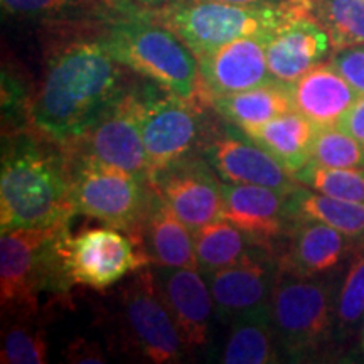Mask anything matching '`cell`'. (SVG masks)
Here are the masks:
<instances>
[{
	"label": "cell",
	"instance_id": "6",
	"mask_svg": "<svg viewBox=\"0 0 364 364\" xmlns=\"http://www.w3.org/2000/svg\"><path fill=\"white\" fill-rule=\"evenodd\" d=\"M115 306V343L122 353L156 364L181 363L186 351L174 318L149 268L132 273Z\"/></svg>",
	"mask_w": 364,
	"mask_h": 364
},
{
	"label": "cell",
	"instance_id": "11",
	"mask_svg": "<svg viewBox=\"0 0 364 364\" xmlns=\"http://www.w3.org/2000/svg\"><path fill=\"white\" fill-rule=\"evenodd\" d=\"M221 120L211 122L199 150L220 179L230 184L265 186L282 193H292L302 186L247 132L225 118Z\"/></svg>",
	"mask_w": 364,
	"mask_h": 364
},
{
	"label": "cell",
	"instance_id": "33",
	"mask_svg": "<svg viewBox=\"0 0 364 364\" xmlns=\"http://www.w3.org/2000/svg\"><path fill=\"white\" fill-rule=\"evenodd\" d=\"M364 314V257H358L349 267L338 302L341 326L356 324Z\"/></svg>",
	"mask_w": 364,
	"mask_h": 364
},
{
	"label": "cell",
	"instance_id": "16",
	"mask_svg": "<svg viewBox=\"0 0 364 364\" xmlns=\"http://www.w3.org/2000/svg\"><path fill=\"white\" fill-rule=\"evenodd\" d=\"M289 194L255 184H223V218L231 221L255 241L273 247L290 231L294 218Z\"/></svg>",
	"mask_w": 364,
	"mask_h": 364
},
{
	"label": "cell",
	"instance_id": "32",
	"mask_svg": "<svg viewBox=\"0 0 364 364\" xmlns=\"http://www.w3.org/2000/svg\"><path fill=\"white\" fill-rule=\"evenodd\" d=\"M97 7L107 4L105 0H2L4 12L19 19H63Z\"/></svg>",
	"mask_w": 364,
	"mask_h": 364
},
{
	"label": "cell",
	"instance_id": "19",
	"mask_svg": "<svg viewBox=\"0 0 364 364\" xmlns=\"http://www.w3.org/2000/svg\"><path fill=\"white\" fill-rule=\"evenodd\" d=\"M289 248L280 265L299 275L317 277L338 267L348 252V236L314 218H295L287 233Z\"/></svg>",
	"mask_w": 364,
	"mask_h": 364
},
{
	"label": "cell",
	"instance_id": "20",
	"mask_svg": "<svg viewBox=\"0 0 364 364\" xmlns=\"http://www.w3.org/2000/svg\"><path fill=\"white\" fill-rule=\"evenodd\" d=\"M294 110L316 125H336L341 115L361 95L346 81L331 63L317 65L289 83Z\"/></svg>",
	"mask_w": 364,
	"mask_h": 364
},
{
	"label": "cell",
	"instance_id": "27",
	"mask_svg": "<svg viewBox=\"0 0 364 364\" xmlns=\"http://www.w3.org/2000/svg\"><path fill=\"white\" fill-rule=\"evenodd\" d=\"M312 14L334 49L364 44V0H312Z\"/></svg>",
	"mask_w": 364,
	"mask_h": 364
},
{
	"label": "cell",
	"instance_id": "3",
	"mask_svg": "<svg viewBox=\"0 0 364 364\" xmlns=\"http://www.w3.org/2000/svg\"><path fill=\"white\" fill-rule=\"evenodd\" d=\"M139 14L171 29L196 58L241 38H268L295 17L314 16L312 0H282L275 6L262 7L176 0L166 7Z\"/></svg>",
	"mask_w": 364,
	"mask_h": 364
},
{
	"label": "cell",
	"instance_id": "23",
	"mask_svg": "<svg viewBox=\"0 0 364 364\" xmlns=\"http://www.w3.org/2000/svg\"><path fill=\"white\" fill-rule=\"evenodd\" d=\"M317 127L297 110L282 113L247 134L292 174L311 162Z\"/></svg>",
	"mask_w": 364,
	"mask_h": 364
},
{
	"label": "cell",
	"instance_id": "38",
	"mask_svg": "<svg viewBox=\"0 0 364 364\" xmlns=\"http://www.w3.org/2000/svg\"><path fill=\"white\" fill-rule=\"evenodd\" d=\"M201 2H218V4H231V6H250V7H262V6H275L282 0H201Z\"/></svg>",
	"mask_w": 364,
	"mask_h": 364
},
{
	"label": "cell",
	"instance_id": "13",
	"mask_svg": "<svg viewBox=\"0 0 364 364\" xmlns=\"http://www.w3.org/2000/svg\"><path fill=\"white\" fill-rule=\"evenodd\" d=\"M149 182L193 233L223 218L220 176L199 154L167 164L150 174Z\"/></svg>",
	"mask_w": 364,
	"mask_h": 364
},
{
	"label": "cell",
	"instance_id": "31",
	"mask_svg": "<svg viewBox=\"0 0 364 364\" xmlns=\"http://www.w3.org/2000/svg\"><path fill=\"white\" fill-rule=\"evenodd\" d=\"M34 93L24 76L12 66H2V135L31 129Z\"/></svg>",
	"mask_w": 364,
	"mask_h": 364
},
{
	"label": "cell",
	"instance_id": "34",
	"mask_svg": "<svg viewBox=\"0 0 364 364\" xmlns=\"http://www.w3.org/2000/svg\"><path fill=\"white\" fill-rule=\"evenodd\" d=\"M329 63L359 95H364V44L336 49Z\"/></svg>",
	"mask_w": 364,
	"mask_h": 364
},
{
	"label": "cell",
	"instance_id": "22",
	"mask_svg": "<svg viewBox=\"0 0 364 364\" xmlns=\"http://www.w3.org/2000/svg\"><path fill=\"white\" fill-rule=\"evenodd\" d=\"M209 105L221 118L248 132L265 125L282 113L292 112L289 83L272 81L257 88L221 95L209 100Z\"/></svg>",
	"mask_w": 364,
	"mask_h": 364
},
{
	"label": "cell",
	"instance_id": "24",
	"mask_svg": "<svg viewBox=\"0 0 364 364\" xmlns=\"http://www.w3.org/2000/svg\"><path fill=\"white\" fill-rule=\"evenodd\" d=\"M279 338L273 326L272 306L247 314L230 324L221 363L268 364L279 361Z\"/></svg>",
	"mask_w": 364,
	"mask_h": 364
},
{
	"label": "cell",
	"instance_id": "15",
	"mask_svg": "<svg viewBox=\"0 0 364 364\" xmlns=\"http://www.w3.org/2000/svg\"><path fill=\"white\" fill-rule=\"evenodd\" d=\"M267 38H241L198 58L199 97L209 100L277 81L268 70Z\"/></svg>",
	"mask_w": 364,
	"mask_h": 364
},
{
	"label": "cell",
	"instance_id": "8",
	"mask_svg": "<svg viewBox=\"0 0 364 364\" xmlns=\"http://www.w3.org/2000/svg\"><path fill=\"white\" fill-rule=\"evenodd\" d=\"M68 161L76 215L125 231L142 248L144 220L152 194L149 179L90 159L68 156Z\"/></svg>",
	"mask_w": 364,
	"mask_h": 364
},
{
	"label": "cell",
	"instance_id": "5",
	"mask_svg": "<svg viewBox=\"0 0 364 364\" xmlns=\"http://www.w3.org/2000/svg\"><path fill=\"white\" fill-rule=\"evenodd\" d=\"M70 225L22 228L0 238V302L4 316L34 317L39 295H65L71 289L63 262Z\"/></svg>",
	"mask_w": 364,
	"mask_h": 364
},
{
	"label": "cell",
	"instance_id": "7",
	"mask_svg": "<svg viewBox=\"0 0 364 364\" xmlns=\"http://www.w3.org/2000/svg\"><path fill=\"white\" fill-rule=\"evenodd\" d=\"M135 98L149 159V176L167 164L199 154L213 122L203 108L201 97H179L174 91L145 80L144 83H135Z\"/></svg>",
	"mask_w": 364,
	"mask_h": 364
},
{
	"label": "cell",
	"instance_id": "14",
	"mask_svg": "<svg viewBox=\"0 0 364 364\" xmlns=\"http://www.w3.org/2000/svg\"><path fill=\"white\" fill-rule=\"evenodd\" d=\"M272 248L260 245L235 265L204 275L220 321L231 324L247 314L270 307L282 267Z\"/></svg>",
	"mask_w": 364,
	"mask_h": 364
},
{
	"label": "cell",
	"instance_id": "25",
	"mask_svg": "<svg viewBox=\"0 0 364 364\" xmlns=\"http://www.w3.org/2000/svg\"><path fill=\"white\" fill-rule=\"evenodd\" d=\"M193 238L198 268L203 275L235 265L262 245L226 218L196 230Z\"/></svg>",
	"mask_w": 364,
	"mask_h": 364
},
{
	"label": "cell",
	"instance_id": "28",
	"mask_svg": "<svg viewBox=\"0 0 364 364\" xmlns=\"http://www.w3.org/2000/svg\"><path fill=\"white\" fill-rule=\"evenodd\" d=\"M311 161L332 169L364 171V144L338 125H321L314 136Z\"/></svg>",
	"mask_w": 364,
	"mask_h": 364
},
{
	"label": "cell",
	"instance_id": "35",
	"mask_svg": "<svg viewBox=\"0 0 364 364\" xmlns=\"http://www.w3.org/2000/svg\"><path fill=\"white\" fill-rule=\"evenodd\" d=\"M65 356L68 363H105L107 361L102 348H100V344L83 338L71 341L70 346H68Z\"/></svg>",
	"mask_w": 364,
	"mask_h": 364
},
{
	"label": "cell",
	"instance_id": "9",
	"mask_svg": "<svg viewBox=\"0 0 364 364\" xmlns=\"http://www.w3.org/2000/svg\"><path fill=\"white\" fill-rule=\"evenodd\" d=\"M272 317L280 349L300 358L317 349L332 322V290L326 280L280 267L272 294Z\"/></svg>",
	"mask_w": 364,
	"mask_h": 364
},
{
	"label": "cell",
	"instance_id": "2",
	"mask_svg": "<svg viewBox=\"0 0 364 364\" xmlns=\"http://www.w3.org/2000/svg\"><path fill=\"white\" fill-rule=\"evenodd\" d=\"M70 161L63 149L33 129L2 135L0 230L70 225Z\"/></svg>",
	"mask_w": 364,
	"mask_h": 364
},
{
	"label": "cell",
	"instance_id": "1",
	"mask_svg": "<svg viewBox=\"0 0 364 364\" xmlns=\"http://www.w3.org/2000/svg\"><path fill=\"white\" fill-rule=\"evenodd\" d=\"M127 68L105 48L100 27L58 43L31 108V129L59 145L85 134L127 90Z\"/></svg>",
	"mask_w": 364,
	"mask_h": 364
},
{
	"label": "cell",
	"instance_id": "36",
	"mask_svg": "<svg viewBox=\"0 0 364 364\" xmlns=\"http://www.w3.org/2000/svg\"><path fill=\"white\" fill-rule=\"evenodd\" d=\"M336 125L364 144V95L356 98V102L341 115Z\"/></svg>",
	"mask_w": 364,
	"mask_h": 364
},
{
	"label": "cell",
	"instance_id": "39",
	"mask_svg": "<svg viewBox=\"0 0 364 364\" xmlns=\"http://www.w3.org/2000/svg\"><path fill=\"white\" fill-rule=\"evenodd\" d=\"M363 348H364V327H363Z\"/></svg>",
	"mask_w": 364,
	"mask_h": 364
},
{
	"label": "cell",
	"instance_id": "18",
	"mask_svg": "<svg viewBox=\"0 0 364 364\" xmlns=\"http://www.w3.org/2000/svg\"><path fill=\"white\" fill-rule=\"evenodd\" d=\"M332 41L314 16L285 22L265 39L268 70L277 81L292 83L329 54Z\"/></svg>",
	"mask_w": 364,
	"mask_h": 364
},
{
	"label": "cell",
	"instance_id": "37",
	"mask_svg": "<svg viewBox=\"0 0 364 364\" xmlns=\"http://www.w3.org/2000/svg\"><path fill=\"white\" fill-rule=\"evenodd\" d=\"M172 2H176V0H105L107 7L113 14L149 12L169 6Z\"/></svg>",
	"mask_w": 364,
	"mask_h": 364
},
{
	"label": "cell",
	"instance_id": "12",
	"mask_svg": "<svg viewBox=\"0 0 364 364\" xmlns=\"http://www.w3.org/2000/svg\"><path fill=\"white\" fill-rule=\"evenodd\" d=\"M71 157L90 159L149 179V159L136 113L135 83L73 142L63 145Z\"/></svg>",
	"mask_w": 364,
	"mask_h": 364
},
{
	"label": "cell",
	"instance_id": "30",
	"mask_svg": "<svg viewBox=\"0 0 364 364\" xmlns=\"http://www.w3.org/2000/svg\"><path fill=\"white\" fill-rule=\"evenodd\" d=\"M2 364L48 363V341L43 327L33 324V317H16L4 331Z\"/></svg>",
	"mask_w": 364,
	"mask_h": 364
},
{
	"label": "cell",
	"instance_id": "17",
	"mask_svg": "<svg viewBox=\"0 0 364 364\" xmlns=\"http://www.w3.org/2000/svg\"><path fill=\"white\" fill-rule=\"evenodd\" d=\"M156 275L186 351L203 348L208 343L209 322L215 311L204 275L196 268L167 267H159Z\"/></svg>",
	"mask_w": 364,
	"mask_h": 364
},
{
	"label": "cell",
	"instance_id": "26",
	"mask_svg": "<svg viewBox=\"0 0 364 364\" xmlns=\"http://www.w3.org/2000/svg\"><path fill=\"white\" fill-rule=\"evenodd\" d=\"M290 215L314 218L329 225L349 240L364 238V203L346 201L300 186L289 194Z\"/></svg>",
	"mask_w": 364,
	"mask_h": 364
},
{
	"label": "cell",
	"instance_id": "21",
	"mask_svg": "<svg viewBox=\"0 0 364 364\" xmlns=\"http://www.w3.org/2000/svg\"><path fill=\"white\" fill-rule=\"evenodd\" d=\"M142 248L150 263L167 268H198L193 231L152 188L142 228Z\"/></svg>",
	"mask_w": 364,
	"mask_h": 364
},
{
	"label": "cell",
	"instance_id": "29",
	"mask_svg": "<svg viewBox=\"0 0 364 364\" xmlns=\"http://www.w3.org/2000/svg\"><path fill=\"white\" fill-rule=\"evenodd\" d=\"M294 176L300 184L316 193L346 201L364 203V171L332 169L311 161Z\"/></svg>",
	"mask_w": 364,
	"mask_h": 364
},
{
	"label": "cell",
	"instance_id": "10",
	"mask_svg": "<svg viewBox=\"0 0 364 364\" xmlns=\"http://www.w3.org/2000/svg\"><path fill=\"white\" fill-rule=\"evenodd\" d=\"M63 262L71 285L107 290L150 263L139 243L117 228H85L63 240Z\"/></svg>",
	"mask_w": 364,
	"mask_h": 364
},
{
	"label": "cell",
	"instance_id": "4",
	"mask_svg": "<svg viewBox=\"0 0 364 364\" xmlns=\"http://www.w3.org/2000/svg\"><path fill=\"white\" fill-rule=\"evenodd\" d=\"M100 38L127 70L179 97H199L198 58L167 27L139 12H112L100 26Z\"/></svg>",
	"mask_w": 364,
	"mask_h": 364
}]
</instances>
